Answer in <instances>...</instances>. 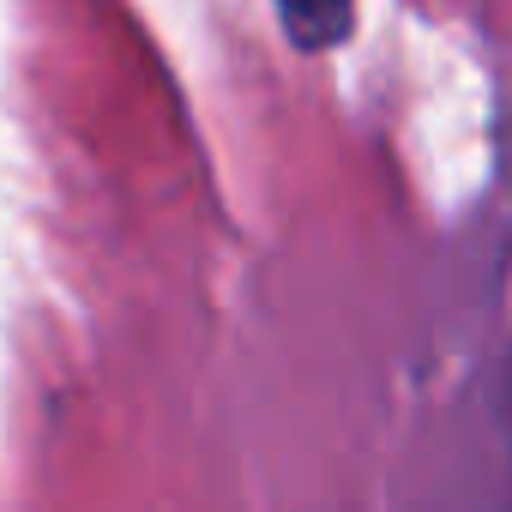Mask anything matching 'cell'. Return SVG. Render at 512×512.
Masks as SVG:
<instances>
[{
    "label": "cell",
    "instance_id": "1",
    "mask_svg": "<svg viewBox=\"0 0 512 512\" xmlns=\"http://www.w3.org/2000/svg\"><path fill=\"white\" fill-rule=\"evenodd\" d=\"M296 49H332L356 25V0H272Z\"/></svg>",
    "mask_w": 512,
    "mask_h": 512
}]
</instances>
